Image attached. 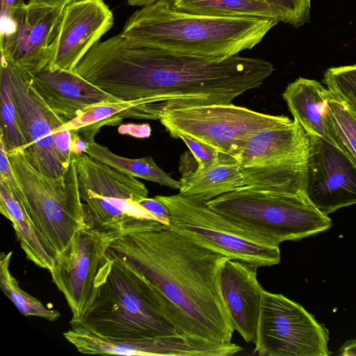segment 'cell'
Here are the masks:
<instances>
[{
    "instance_id": "cell-30",
    "label": "cell",
    "mask_w": 356,
    "mask_h": 356,
    "mask_svg": "<svg viewBox=\"0 0 356 356\" xmlns=\"http://www.w3.org/2000/svg\"><path fill=\"white\" fill-rule=\"evenodd\" d=\"M323 82L329 91L356 113V65L328 68Z\"/></svg>"
},
{
    "instance_id": "cell-35",
    "label": "cell",
    "mask_w": 356,
    "mask_h": 356,
    "mask_svg": "<svg viewBox=\"0 0 356 356\" xmlns=\"http://www.w3.org/2000/svg\"><path fill=\"white\" fill-rule=\"evenodd\" d=\"M118 130L122 134H128L136 138H148L151 135V128L148 124H122Z\"/></svg>"
},
{
    "instance_id": "cell-13",
    "label": "cell",
    "mask_w": 356,
    "mask_h": 356,
    "mask_svg": "<svg viewBox=\"0 0 356 356\" xmlns=\"http://www.w3.org/2000/svg\"><path fill=\"white\" fill-rule=\"evenodd\" d=\"M64 6L34 3L1 22V55L29 74L49 65Z\"/></svg>"
},
{
    "instance_id": "cell-26",
    "label": "cell",
    "mask_w": 356,
    "mask_h": 356,
    "mask_svg": "<svg viewBox=\"0 0 356 356\" xmlns=\"http://www.w3.org/2000/svg\"><path fill=\"white\" fill-rule=\"evenodd\" d=\"M182 11L213 17L268 18L282 22L281 16L264 0H172Z\"/></svg>"
},
{
    "instance_id": "cell-4",
    "label": "cell",
    "mask_w": 356,
    "mask_h": 356,
    "mask_svg": "<svg viewBox=\"0 0 356 356\" xmlns=\"http://www.w3.org/2000/svg\"><path fill=\"white\" fill-rule=\"evenodd\" d=\"M278 23L268 18L196 15L177 9L172 0H159L134 12L120 34L173 53L229 57L254 47Z\"/></svg>"
},
{
    "instance_id": "cell-22",
    "label": "cell",
    "mask_w": 356,
    "mask_h": 356,
    "mask_svg": "<svg viewBox=\"0 0 356 356\" xmlns=\"http://www.w3.org/2000/svg\"><path fill=\"white\" fill-rule=\"evenodd\" d=\"M325 90L320 82L300 77L286 86L282 97L293 119L307 134L319 136L339 148L323 115Z\"/></svg>"
},
{
    "instance_id": "cell-33",
    "label": "cell",
    "mask_w": 356,
    "mask_h": 356,
    "mask_svg": "<svg viewBox=\"0 0 356 356\" xmlns=\"http://www.w3.org/2000/svg\"><path fill=\"white\" fill-rule=\"evenodd\" d=\"M138 203L167 227L170 222V212L166 206L155 197H144Z\"/></svg>"
},
{
    "instance_id": "cell-3",
    "label": "cell",
    "mask_w": 356,
    "mask_h": 356,
    "mask_svg": "<svg viewBox=\"0 0 356 356\" xmlns=\"http://www.w3.org/2000/svg\"><path fill=\"white\" fill-rule=\"evenodd\" d=\"M71 327L104 337L141 339L198 337L192 323L131 263L109 249L90 302Z\"/></svg>"
},
{
    "instance_id": "cell-19",
    "label": "cell",
    "mask_w": 356,
    "mask_h": 356,
    "mask_svg": "<svg viewBox=\"0 0 356 356\" xmlns=\"http://www.w3.org/2000/svg\"><path fill=\"white\" fill-rule=\"evenodd\" d=\"M308 145L306 131L293 119L288 123L252 135L247 141L238 161L241 166L246 167L307 158Z\"/></svg>"
},
{
    "instance_id": "cell-36",
    "label": "cell",
    "mask_w": 356,
    "mask_h": 356,
    "mask_svg": "<svg viewBox=\"0 0 356 356\" xmlns=\"http://www.w3.org/2000/svg\"><path fill=\"white\" fill-rule=\"evenodd\" d=\"M26 4L24 0H1V22L11 19Z\"/></svg>"
},
{
    "instance_id": "cell-5",
    "label": "cell",
    "mask_w": 356,
    "mask_h": 356,
    "mask_svg": "<svg viewBox=\"0 0 356 356\" xmlns=\"http://www.w3.org/2000/svg\"><path fill=\"white\" fill-rule=\"evenodd\" d=\"M80 197L89 227L122 235L165 228L138 201L148 190L136 177L98 162L87 154L77 156Z\"/></svg>"
},
{
    "instance_id": "cell-17",
    "label": "cell",
    "mask_w": 356,
    "mask_h": 356,
    "mask_svg": "<svg viewBox=\"0 0 356 356\" xmlns=\"http://www.w3.org/2000/svg\"><path fill=\"white\" fill-rule=\"evenodd\" d=\"M252 264L225 257L219 264L218 280L234 330L254 343L262 291Z\"/></svg>"
},
{
    "instance_id": "cell-10",
    "label": "cell",
    "mask_w": 356,
    "mask_h": 356,
    "mask_svg": "<svg viewBox=\"0 0 356 356\" xmlns=\"http://www.w3.org/2000/svg\"><path fill=\"white\" fill-rule=\"evenodd\" d=\"M329 330L300 304L263 290L254 353L329 356Z\"/></svg>"
},
{
    "instance_id": "cell-12",
    "label": "cell",
    "mask_w": 356,
    "mask_h": 356,
    "mask_svg": "<svg viewBox=\"0 0 356 356\" xmlns=\"http://www.w3.org/2000/svg\"><path fill=\"white\" fill-rule=\"evenodd\" d=\"M118 237L87 225L79 230L65 250L57 255L49 273L72 312L70 322L79 320L86 310L99 269L111 245Z\"/></svg>"
},
{
    "instance_id": "cell-1",
    "label": "cell",
    "mask_w": 356,
    "mask_h": 356,
    "mask_svg": "<svg viewBox=\"0 0 356 356\" xmlns=\"http://www.w3.org/2000/svg\"><path fill=\"white\" fill-rule=\"evenodd\" d=\"M274 70L262 58L173 53L120 33L98 42L90 63L95 86L120 101L148 99L157 120L168 111L232 103Z\"/></svg>"
},
{
    "instance_id": "cell-23",
    "label": "cell",
    "mask_w": 356,
    "mask_h": 356,
    "mask_svg": "<svg viewBox=\"0 0 356 356\" xmlns=\"http://www.w3.org/2000/svg\"><path fill=\"white\" fill-rule=\"evenodd\" d=\"M124 118L157 120L148 99L119 101L89 107L77 118L58 127L56 131H74L89 143L94 140L102 127L120 124Z\"/></svg>"
},
{
    "instance_id": "cell-39",
    "label": "cell",
    "mask_w": 356,
    "mask_h": 356,
    "mask_svg": "<svg viewBox=\"0 0 356 356\" xmlns=\"http://www.w3.org/2000/svg\"><path fill=\"white\" fill-rule=\"evenodd\" d=\"M73 0H29V2L51 6H65Z\"/></svg>"
},
{
    "instance_id": "cell-7",
    "label": "cell",
    "mask_w": 356,
    "mask_h": 356,
    "mask_svg": "<svg viewBox=\"0 0 356 356\" xmlns=\"http://www.w3.org/2000/svg\"><path fill=\"white\" fill-rule=\"evenodd\" d=\"M8 156L29 214L58 255L87 226L79 193L77 156L72 154L66 173L60 177L38 172L22 149L10 150Z\"/></svg>"
},
{
    "instance_id": "cell-38",
    "label": "cell",
    "mask_w": 356,
    "mask_h": 356,
    "mask_svg": "<svg viewBox=\"0 0 356 356\" xmlns=\"http://www.w3.org/2000/svg\"><path fill=\"white\" fill-rule=\"evenodd\" d=\"M341 356H356V338L345 341L338 350Z\"/></svg>"
},
{
    "instance_id": "cell-34",
    "label": "cell",
    "mask_w": 356,
    "mask_h": 356,
    "mask_svg": "<svg viewBox=\"0 0 356 356\" xmlns=\"http://www.w3.org/2000/svg\"><path fill=\"white\" fill-rule=\"evenodd\" d=\"M54 142L60 155L67 163L70 164L72 160L71 131L67 130L56 131L54 134Z\"/></svg>"
},
{
    "instance_id": "cell-14",
    "label": "cell",
    "mask_w": 356,
    "mask_h": 356,
    "mask_svg": "<svg viewBox=\"0 0 356 356\" xmlns=\"http://www.w3.org/2000/svg\"><path fill=\"white\" fill-rule=\"evenodd\" d=\"M305 194L326 216L356 204V166L339 148L309 135Z\"/></svg>"
},
{
    "instance_id": "cell-9",
    "label": "cell",
    "mask_w": 356,
    "mask_h": 356,
    "mask_svg": "<svg viewBox=\"0 0 356 356\" xmlns=\"http://www.w3.org/2000/svg\"><path fill=\"white\" fill-rule=\"evenodd\" d=\"M291 120L283 115L261 113L232 103L171 110L159 118L172 138L177 134L193 137L237 161L252 135Z\"/></svg>"
},
{
    "instance_id": "cell-24",
    "label": "cell",
    "mask_w": 356,
    "mask_h": 356,
    "mask_svg": "<svg viewBox=\"0 0 356 356\" xmlns=\"http://www.w3.org/2000/svg\"><path fill=\"white\" fill-rule=\"evenodd\" d=\"M307 157L262 165H241L245 187L307 197Z\"/></svg>"
},
{
    "instance_id": "cell-8",
    "label": "cell",
    "mask_w": 356,
    "mask_h": 356,
    "mask_svg": "<svg viewBox=\"0 0 356 356\" xmlns=\"http://www.w3.org/2000/svg\"><path fill=\"white\" fill-rule=\"evenodd\" d=\"M168 208L170 222L166 227L193 243L225 257L258 267L280 263V244L247 230L211 209L206 202L185 196L156 195Z\"/></svg>"
},
{
    "instance_id": "cell-20",
    "label": "cell",
    "mask_w": 356,
    "mask_h": 356,
    "mask_svg": "<svg viewBox=\"0 0 356 356\" xmlns=\"http://www.w3.org/2000/svg\"><path fill=\"white\" fill-rule=\"evenodd\" d=\"M0 211L8 219L26 258L36 266L51 270L57 257L53 245L36 226L24 204L0 181Z\"/></svg>"
},
{
    "instance_id": "cell-28",
    "label": "cell",
    "mask_w": 356,
    "mask_h": 356,
    "mask_svg": "<svg viewBox=\"0 0 356 356\" xmlns=\"http://www.w3.org/2000/svg\"><path fill=\"white\" fill-rule=\"evenodd\" d=\"M13 252H2L0 255V286L3 293L25 316H36L54 322L60 314L24 291L17 279L12 275L10 264Z\"/></svg>"
},
{
    "instance_id": "cell-29",
    "label": "cell",
    "mask_w": 356,
    "mask_h": 356,
    "mask_svg": "<svg viewBox=\"0 0 356 356\" xmlns=\"http://www.w3.org/2000/svg\"><path fill=\"white\" fill-rule=\"evenodd\" d=\"M0 140L3 142L8 152L15 149L23 150L26 146V141L20 127L8 79L2 70H0Z\"/></svg>"
},
{
    "instance_id": "cell-2",
    "label": "cell",
    "mask_w": 356,
    "mask_h": 356,
    "mask_svg": "<svg viewBox=\"0 0 356 356\" xmlns=\"http://www.w3.org/2000/svg\"><path fill=\"white\" fill-rule=\"evenodd\" d=\"M193 325L199 337L230 342L235 331L218 269L225 256L168 228L128 234L111 245Z\"/></svg>"
},
{
    "instance_id": "cell-37",
    "label": "cell",
    "mask_w": 356,
    "mask_h": 356,
    "mask_svg": "<svg viewBox=\"0 0 356 356\" xmlns=\"http://www.w3.org/2000/svg\"><path fill=\"white\" fill-rule=\"evenodd\" d=\"M72 143L71 153L72 154L79 156L85 153L87 148L88 143L81 138L76 133L71 131Z\"/></svg>"
},
{
    "instance_id": "cell-18",
    "label": "cell",
    "mask_w": 356,
    "mask_h": 356,
    "mask_svg": "<svg viewBox=\"0 0 356 356\" xmlns=\"http://www.w3.org/2000/svg\"><path fill=\"white\" fill-rule=\"evenodd\" d=\"M30 76L38 94L67 122L89 107L120 101L75 72L51 70L47 66Z\"/></svg>"
},
{
    "instance_id": "cell-25",
    "label": "cell",
    "mask_w": 356,
    "mask_h": 356,
    "mask_svg": "<svg viewBox=\"0 0 356 356\" xmlns=\"http://www.w3.org/2000/svg\"><path fill=\"white\" fill-rule=\"evenodd\" d=\"M85 153L94 160L128 175L154 181L173 189L179 190L181 188L180 180H175L165 172L152 156L125 158L114 154L107 147L95 140L88 143Z\"/></svg>"
},
{
    "instance_id": "cell-32",
    "label": "cell",
    "mask_w": 356,
    "mask_h": 356,
    "mask_svg": "<svg viewBox=\"0 0 356 356\" xmlns=\"http://www.w3.org/2000/svg\"><path fill=\"white\" fill-rule=\"evenodd\" d=\"M174 138L181 139L186 145L197 164L198 170L209 167L220 156V153L217 149L193 137L177 134Z\"/></svg>"
},
{
    "instance_id": "cell-21",
    "label": "cell",
    "mask_w": 356,
    "mask_h": 356,
    "mask_svg": "<svg viewBox=\"0 0 356 356\" xmlns=\"http://www.w3.org/2000/svg\"><path fill=\"white\" fill-rule=\"evenodd\" d=\"M181 173L179 193L203 202L245 187L240 163L222 154L205 169Z\"/></svg>"
},
{
    "instance_id": "cell-16",
    "label": "cell",
    "mask_w": 356,
    "mask_h": 356,
    "mask_svg": "<svg viewBox=\"0 0 356 356\" xmlns=\"http://www.w3.org/2000/svg\"><path fill=\"white\" fill-rule=\"evenodd\" d=\"M63 336L79 352L88 355L211 356L215 351L211 341L179 334L122 339L70 327Z\"/></svg>"
},
{
    "instance_id": "cell-31",
    "label": "cell",
    "mask_w": 356,
    "mask_h": 356,
    "mask_svg": "<svg viewBox=\"0 0 356 356\" xmlns=\"http://www.w3.org/2000/svg\"><path fill=\"white\" fill-rule=\"evenodd\" d=\"M282 17V22L299 27L309 22L311 0H264Z\"/></svg>"
},
{
    "instance_id": "cell-6",
    "label": "cell",
    "mask_w": 356,
    "mask_h": 356,
    "mask_svg": "<svg viewBox=\"0 0 356 356\" xmlns=\"http://www.w3.org/2000/svg\"><path fill=\"white\" fill-rule=\"evenodd\" d=\"M213 211L278 244L330 229L332 220L307 197L244 187L206 202Z\"/></svg>"
},
{
    "instance_id": "cell-11",
    "label": "cell",
    "mask_w": 356,
    "mask_h": 356,
    "mask_svg": "<svg viewBox=\"0 0 356 356\" xmlns=\"http://www.w3.org/2000/svg\"><path fill=\"white\" fill-rule=\"evenodd\" d=\"M8 79L10 92L26 141V161L42 174L63 177L70 164L57 151L56 130L67 122L44 101L32 85L30 74L10 58L1 56V67Z\"/></svg>"
},
{
    "instance_id": "cell-15",
    "label": "cell",
    "mask_w": 356,
    "mask_h": 356,
    "mask_svg": "<svg viewBox=\"0 0 356 356\" xmlns=\"http://www.w3.org/2000/svg\"><path fill=\"white\" fill-rule=\"evenodd\" d=\"M104 0H73L63 8L48 67L74 72L81 60L113 25Z\"/></svg>"
},
{
    "instance_id": "cell-27",
    "label": "cell",
    "mask_w": 356,
    "mask_h": 356,
    "mask_svg": "<svg viewBox=\"0 0 356 356\" xmlns=\"http://www.w3.org/2000/svg\"><path fill=\"white\" fill-rule=\"evenodd\" d=\"M324 117L334 138L356 166V113L325 88Z\"/></svg>"
}]
</instances>
